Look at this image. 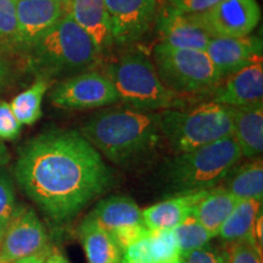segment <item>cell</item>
Masks as SVG:
<instances>
[{
	"mask_svg": "<svg viewBox=\"0 0 263 263\" xmlns=\"http://www.w3.org/2000/svg\"><path fill=\"white\" fill-rule=\"evenodd\" d=\"M221 186L239 200L263 199V162L262 157L252 159L240 166L233 167L227 173Z\"/></svg>",
	"mask_w": 263,
	"mask_h": 263,
	"instance_id": "7402d4cb",
	"label": "cell"
},
{
	"mask_svg": "<svg viewBox=\"0 0 263 263\" xmlns=\"http://www.w3.org/2000/svg\"><path fill=\"white\" fill-rule=\"evenodd\" d=\"M206 192L183 193L147 207L143 210L144 224L149 230H173L193 215L194 206Z\"/></svg>",
	"mask_w": 263,
	"mask_h": 263,
	"instance_id": "e0dca14e",
	"label": "cell"
},
{
	"mask_svg": "<svg viewBox=\"0 0 263 263\" xmlns=\"http://www.w3.org/2000/svg\"><path fill=\"white\" fill-rule=\"evenodd\" d=\"M239 200L221 185L207 190L194 206L193 216L207 229L212 236L218 235L219 229Z\"/></svg>",
	"mask_w": 263,
	"mask_h": 263,
	"instance_id": "44dd1931",
	"label": "cell"
},
{
	"mask_svg": "<svg viewBox=\"0 0 263 263\" xmlns=\"http://www.w3.org/2000/svg\"><path fill=\"white\" fill-rule=\"evenodd\" d=\"M178 242L180 257L189 254L190 251L202 248L209 244V241L213 236L207 232V229L200 223L193 215L189 216L182 224L176 227L173 230Z\"/></svg>",
	"mask_w": 263,
	"mask_h": 263,
	"instance_id": "d4e9b609",
	"label": "cell"
},
{
	"mask_svg": "<svg viewBox=\"0 0 263 263\" xmlns=\"http://www.w3.org/2000/svg\"><path fill=\"white\" fill-rule=\"evenodd\" d=\"M211 93L213 101L229 107L263 103L262 60L222 78Z\"/></svg>",
	"mask_w": 263,
	"mask_h": 263,
	"instance_id": "5bb4252c",
	"label": "cell"
},
{
	"mask_svg": "<svg viewBox=\"0 0 263 263\" xmlns=\"http://www.w3.org/2000/svg\"><path fill=\"white\" fill-rule=\"evenodd\" d=\"M16 3L17 0H0V43L12 49L17 38Z\"/></svg>",
	"mask_w": 263,
	"mask_h": 263,
	"instance_id": "484cf974",
	"label": "cell"
},
{
	"mask_svg": "<svg viewBox=\"0 0 263 263\" xmlns=\"http://www.w3.org/2000/svg\"><path fill=\"white\" fill-rule=\"evenodd\" d=\"M47 255H34V256H28V257L20 258L17 261H14L11 263H44Z\"/></svg>",
	"mask_w": 263,
	"mask_h": 263,
	"instance_id": "e575fe53",
	"label": "cell"
},
{
	"mask_svg": "<svg viewBox=\"0 0 263 263\" xmlns=\"http://www.w3.org/2000/svg\"><path fill=\"white\" fill-rule=\"evenodd\" d=\"M190 15L212 37H246L259 24L261 9L256 0H221Z\"/></svg>",
	"mask_w": 263,
	"mask_h": 263,
	"instance_id": "30bf717a",
	"label": "cell"
},
{
	"mask_svg": "<svg viewBox=\"0 0 263 263\" xmlns=\"http://www.w3.org/2000/svg\"><path fill=\"white\" fill-rule=\"evenodd\" d=\"M262 250L255 242L235 241L230 242L227 251L228 263H262Z\"/></svg>",
	"mask_w": 263,
	"mask_h": 263,
	"instance_id": "83f0119b",
	"label": "cell"
},
{
	"mask_svg": "<svg viewBox=\"0 0 263 263\" xmlns=\"http://www.w3.org/2000/svg\"><path fill=\"white\" fill-rule=\"evenodd\" d=\"M90 215L111 234L128 227L145 226L143 211L129 196H108L95 206Z\"/></svg>",
	"mask_w": 263,
	"mask_h": 263,
	"instance_id": "ffe728a7",
	"label": "cell"
},
{
	"mask_svg": "<svg viewBox=\"0 0 263 263\" xmlns=\"http://www.w3.org/2000/svg\"><path fill=\"white\" fill-rule=\"evenodd\" d=\"M122 263H123V262H122Z\"/></svg>",
	"mask_w": 263,
	"mask_h": 263,
	"instance_id": "74e56055",
	"label": "cell"
},
{
	"mask_svg": "<svg viewBox=\"0 0 263 263\" xmlns=\"http://www.w3.org/2000/svg\"><path fill=\"white\" fill-rule=\"evenodd\" d=\"M180 263H228L227 254L210 245L190 251L180 257Z\"/></svg>",
	"mask_w": 263,
	"mask_h": 263,
	"instance_id": "f546056e",
	"label": "cell"
},
{
	"mask_svg": "<svg viewBox=\"0 0 263 263\" xmlns=\"http://www.w3.org/2000/svg\"><path fill=\"white\" fill-rule=\"evenodd\" d=\"M160 127L174 153H186L232 136V107L211 100L194 107L167 108L160 112Z\"/></svg>",
	"mask_w": 263,
	"mask_h": 263,
	"instance_id": "5b68a950",
	"label": "cell"
},
{
	"mask_svg": "<svg viewBox=\"0 0 263 263\" xmlns=\"http://www.w3.org/2000/svg\"><path fill=\"white\" fill-rule=\"evenodd\" d=\"M3 235H4V230L0 229V244H2V239H3Z\"/></svg>",
	"mask_w": 263,
	"mask_h": 263,
	"instance_id": "d590c367",
	"label": "cell"
},
{
	"mask_svg": "<svg viewBox=\"0 0 263 263\" xmlns=\"http://www.w3.org/2000/svg\"><path fill=\"white\" fill-rule=\"evenodd\" d=\"M44 263H70V262H68V259L65 257L64 254H61L59 250L54 249L49 251L47 257H45Z\"/></svg>",
	"mask_w": 263,
	"mask_h": 263,
	"instance_id": "d6a6232c",
	"label": "cell"
},
{
	"mask_svg": "<svg viewBox=\"0 0 263 263\" xmlns=\"http://www.w3.org/2000/svg\"><path fill=\"white\" fill-rule=\"evenodd\" d=\"M12 77V65L9 58L0 50V93L5 89Z\"/></svg>",
	"mask_w": 263,
	"mask_h": 263,
	"instance_id": "1f68e13d",
	"label": "cell"
},
{
	"mask_svg": "<svg viewBox=\"0 0 263 263\" xmlns=\"http://www.w3.org/2000/svg\"><path fill=\"white\" fill-rule=\"evenodd\" d=\"M22 124L12 112L10 104L0 103V140H15L21 133Z\"/></svg>",
	"mask_w": 263,
	"mask_h": 263,
	"instance_id": "f1b7e54d",
	"label": "cell"
},
{
	"mask_svg": "<svg viewBox=\"0 0 263 263\" xmlns=\"http://www.w3.org/2000/svg\"><path fill=\"white\" fill-rule=\"evenodd\" d=\"M59 2H70V0H59Z\"/></svg>",
	"mask_w": 263,
	"mask_h": 263,
	"instance_id": "8d00e7d4",
	"label": "cell"
},
{
	"mask_svg": "<svg viewBox=\"0 0 263 263\" xmlns=\"http://www.w3.org/2000/svg\"><path fill=\"white\" fill-rule=\"evenodd\" d=\"M241 157L238 143L234 137L229 136L177 154L166 164V178L171 189L179 194L210 190L221 184Z\"/></svg>",
	"mask_w": 263,
	"mask_h": 263,
	"instance_id": "277c9868",
	"label": "cell"
},
{
	"mask_svg": "<svg viewBox=\"0 0 263 263\" xmlns=\"http://www.w3.org/2000/svg\"><path fill=\"white\" fill-rule=\"evenodd\" d=\"M15 178L51 221H70L111 188L114 174L81 132L50 129L18 151Z\"/></svg>",
	"mask_w": 263,
	"mask_h": 263,
	"instance_id": "6da1fadb",
	"label": "cell"
},
{
	"mask_svg": "<svg viewBox=\"0 0 263 263\" xmlns=\"http://www.w3.org/2000/svg\"><path fill=\"white\" fill-rule=\"evenodd\" d=\"M120 100L112 82L97 71L84 72L62 81L50 94L54 106L65 110H90Z\"/></svg>",
	"mask_w": 263,
	"mask_h": 263,
	"instance_id": "ba28073f",
	"label": "cell"
},
{
	"mask_svg": "<svg viewBox=\"0 0 263 263\" xmlns=\"http://www.w3.org/2000/svg\"><path fill=\"white\" fill-rule=\"evenodd\" d=\"M82 245L88 263H122V249L108 230L93 216L85 217L80 227Z\"/></svg>",
	"mask_w": 263,
	"mask_h": 263,
	"instance_id": "d6986e66",
	"label": "cell"
},
{
	"mask_svg": "<svg viewBox=\"0 0 263 263\" xmlns=\"http://www.w3.org/2000/svg\"><path fill=\"white\" fill-rule=\"evenodd\" d=\"M153 57L160 80L177 95L210 93L221 81L203 50L177 48L161 42L154 48Z\"/></svg>",
	"mask_w": 263,
	"mask_h": 263,
	"instance_id": "52a82bcc",
	"label": "cell"
},
{
	"mask_svg": "<svg viewBox=\"0 0 263 263\" xmlns=\"http://www.w3.org/2000/svg\"><path fill=\"white\" fill-rule=\"evenodd\" d=\"M157 18L162 42L177 48L206 50L212 35L205 31L190 14H182L176 10L163 6Z\"/></svg>",
	"mask_w": 263,
	"mask_h": 263,
	"instance_id": "9a60e30c",
	"label": "cell"
},
{
	"mask_svg": "<svg viewBox=\"0 0 263 263\" xmlns=\"http://www.w3.org/2000/svg\"><path fill=\"white\" fill-rule=\"evenodd\" d=\"M81 134L99 153L120 166L141 162L163 140L160 112L132 107L97 114L83 124Z\"/></svg>",
	"mask_w": 263,
	"mask_h": 263,
	"instance_id": "7a4b0ae2",
	"label": "cell"
},
{
	"mask_svg": "<svg viewBox=\"0 0 263 263\" xmlns=\"http://www.w3.org/2000/svg\"><path fill=\"white\" fill-rule=\"evenodd\" d=\"M48 235L29 207L16 205L0 244V263H11L34 255H48Z\"/></svg>",
	"mask_w": 263,
	"mask_h": 263,
	"instance_id": "9c48e42d",
	"label": "cell"
},
{
	"mask_svg": "<svg viewBox=\"0 0 263 263\" xmlns=\"http://www.w3.org/2000/svg\"><path fill=\"white\" fill-rule=\"evenodd\" d=\"M262 202L256 200H240L223 223L218 235L227 242H255L256 219L261 212ZM257 245V244H256Z\"/></svg>",
	"mask_w": 263,
	"mask_h": 263,
	"instance_id": "603a6c76",
	"label": "cell"
},
{
	"mask_svg": "<svg viewBox=\"0 0 263 263\" xmlns=\"http://www.w3.org/2000/svg\"><path fill=\"white\" fill-rule=\"evenodd\" d=\"M52 82L50 78L37 77L31 87L16 95L10 103L12 112L18 122L31 126L42 117V101Z\"/></svg>",
	"mask_w": 263,
	"mask_h": 263,
	"instance_id": "cb8c5ba5",
	"label": "cell"
},
{
	"mask_svg": "<svg viewBox=\"0 0 263 263\" xmlns=\"http://www.w3.org/2000/svg\"><path fill=\"white\" fill-rule=\"evenodd\" d=\"M114 42L127 44L143 37L157 16V0H105Z\"/></svg>",
	"mask_w": 263,
	"mask_h": 263,
	"instance_id": "7c38bea8",
	"label": "cell"
},
{
	"mask_svg": "<svg viewBox=\"0 0 263 263\" xmlns=\"http://www.w3.org/2000/svg\"><path fill=\"white\" fill-rule=\"evenodd\" d=\"M10 159L11 156H10L8 146L3 143V140H0V168L5 167L10 162Z\"/></svg>",
	"mask_w": 263,
	"mask_h": 263,
	"instance_id": "836d02e7",
	"label": "cell"
},
{
	"mask_svg": "<svg viewBox=\"0 0 263 263\" xmlns=\"http://www.w3.org/2000/svg\"><path fill=\"white\" fill-rule=\"evenodd\" d=\"M106 76L112 82L118 99L136 110H167L179 101V95L162 83L154 62L143 52L129 51L122 55L108 66Z\"/></svg>",
	"mask_w": 263,
	"mask_h": 263,
	"instance_id": "8992f818",
	"label": "cell"
},
{
	"mask_svg": "<svg viewBox=\"0 0 263 263\" xmlns=\"http://www.w3.org/2000/svg\"><path fill=\"white\" fill-rule=\"evenodd\" d=\"M221 0H166V6L182 12V14H197L212 8Z\"/></svg>",
	"mask_w": 263,
	"mask_h": 263,
	"instance_id": "4dcf8cb0",
	"label": "cell"
},
{
	"mask_svg": "<svg viewBox=\"0 0 263 263\" xmlns=\"http://www.w3.org/2000/svg\"><path fill=\"white\" fill-rule=\"evenodd\" d=\"M16 207L15 186L11 174L5 167L0 168V229L5 230Z\"/></svg>",
	"mask_w": 263,
	"mask_h": 263,
	"instance_id": "4316f807",
	"label": "cell"
},
{
	"mask_svg": "<svg viewBox=\"0 0 263 263\" xmlns=\"http://www.w3.org/2000/svg\"><path fill=\"white\" fill-rule=\"evenodd\" d=\"M262 39L258 37H212L206 54L215 65L219 77L241 70L262 60Z\"/></svg>",
	"mask_w": 263,
	"mask_h": 263,
	"instance_id": "4fadbf2b",
	"label": "cell"
},
{
	"mask_svg": "<svg viewBox=\"0 0 263 263\" xmlns=\"http://www.w3.org/2000/svg\"><path fill=\"white\" fill-rule=\"evenodd\" d=\"M70 15L103 51L114 43L105 0H70Z\"/></svg>",
	"mask_w": 263,
	"mask_h": 263,
	"instance_id": "ac0fdd59",
	"label": "cell"
},
{
	"mask_svg": "<svg viewBox=\"0 0 263 263\" xmlns=\"http://www.w3.org/2000/svg\"><path fill=\"white\" fill-rule=\"evenodd\" d=\"M233 134L248 159L261 157L263 151V103L232 107Z\"/></svg>",
	"mask_w": 263,
	"mask_h": 263,
	"instance_id": "2e32d148",
	"label": "cell"
},
{
	"mask_svg": "<svg viewBox=\"0 0 263 263\" xmlns=\"http://www.w3.org/2000/svg\"><path fill=\"white\" fill-rule=\"evenodd\" d=\"M70 11V2L17 0V38L15 50L25 51Z\"/></svg>",
	"mask_w": 263,
	"mask_h": 263,
	"instance_id": "8fae6325",
	"label": "cell"
},
{
	"mask_svg": "<svg viewBox=\"0 0 263 263\" xmlns=\"http://www.w3.org/2000/svg\"><path fill=\"white\" fill-rule=\"evenodd\" d=\"M22 52L33 73L50 80L55 74L83 70L100 54L93 39L77 25L70 11Z\"/></svg>",
	"mask_w": 263,
	"mask_h": 263,
	"instance_id": "3957f363",
	"label": "cell"
}]
</instances>
